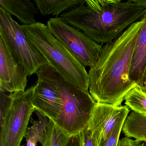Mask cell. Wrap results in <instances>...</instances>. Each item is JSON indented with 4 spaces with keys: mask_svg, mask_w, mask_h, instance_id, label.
I'll use <instances>...</instances> for the list:
<instances>
[{
    "mask_svg": "<svg viewBox=\"0 0 146 146\" xmlns=\"http://www.w3.org/2000/svg\"><path fill=\"white\" fill-rule=\"evenodd\" d=\"M142 146H146V142L143 143Z\"/></svg>",
    "mask_w": 146,
    "mask_h": 146,
    "instance_id": "cell-24",
    "label": "cell"
},
{
    "mask_svg": "<svg viewBox=\"0 0 146 146\" xmlns=\"http://www.w3.org/2000/svg\"><path fill=\"white\" fill-rule=\"evenodd\" d=\"M85 0H35L33 2L42 16L60 14L80 5Z\"/></svg>",
    "mask_w": 146,
    "mask_h": 146,
    "instance_id": "cell-13",
    "label": "cell"
},
{
    "mask_svg": "<svg viewBox=\"0 0 146 146\" xmlns=\"http://www.w3.org/2000/svg\"><path fill=\"white\" fill-rule=\"evenodd\" d=\"M29 73L0 30V91H25Z\"/></svg>",
    "mask_w": 146,
    "mask_h": 146,
    "instance_id": "cell-8",
    "label": "cell"
},
{
    "mask_svg": "<svg viewBox=\"0 0 146 146\" xmlns=\"http://www.w3.org/2000/svg\"><path fill=\"white\" fill-rule=\"evenodd\" d=\"M146 13V0H85L60 18L102 46L117 38Z\"/></svg>",
    "mask_w": 146,
    "mask_h": 146,
    "instance_id": "cell-2",
    "label": "cell"
},
{
    "mask_svg": "<svg viewBox=\"0 0 146 146\" xmlns=\"http://www.w3.org/2000/svg\"><path fill=\"white\" fill-rule=\"evenodd\" d=\"M11 94L7 95L5 92L0 91V125L2 128L8 110L12 102Z\"/></svg>",
    "mask_w": 146,
    "mask_h": 146,
    "instance_id": "cell-19",
    "label": "cell"
},
{
    "mask_svg": "<svg viewBox=\"0 0 146 146\" xmlns=\"http://www.w3.org/2000/svg\"><path fill=\"white\" fill-rule=\"evenodd\" d=\"M142 19L129 73L130 79L142 89L146 82V13Z\"/></svg>",
    "mask_w": 146,
    "mask_h": 146,
    "instance_id": "cell-11",
    "label": "cell"
},
{
    "mask_svg": "<svg viewBox=\"0 0 146 146\" xmlns=\"http://www.w3.org/2000/svg\"><path fill=\"white\" fill-rule=\"evenodd\" d=\"M143 20L134 23L102 47L100 56L89 71V93L97 103L120 106L136 84L129 73L137 40Z\"/></svg>",
    "mask_w": 146,
    "mask_h": 146,
    "instance_id": "cell-1",
    "label": "cell"
},
{
    "mask_svg": "<svg viewBox=\"0 0 146 146\" xmlns=\"http://www.w3.org/2000/svg\"><path fill=\"white\" fill-rule=\"evenodd\" d=\"M39 120H34L31 119L33 125L28 129L25 137L27 141V146H36L37 142L43 145L46 140L49 119L36 111Z\"/></svg>",
    "mask_w": 146,
    "mask_h": 146,
    "instance_id": "cell-15",
    "label": "cell"
},
{
    "mask_svg": "<svg viewBox=\"0 0 146 146\" xmlns=\"http://www.w3.org/2000/svg\"><path fill=\"white\" fill-rule=\"evenodd\" d=\"M125 105L132 111L146 116V92L136 86L125 96Z\"/></svg>",
    "mask_w": 146,
    "mask_h": 146,
    "instance_id": "cell-16",
    "label": "cell"
},
{
    "mask_svg": "<svg viewBox=\"0 0 146 146\" xmlns=\"http://www.w3.org/2000/svg\"><path fill=\"white\" fill-rule=\"evenodd\" d=\"M36 84L24 91L11 93L12 102L0 131V146H20L32 113Z\"/></svg>",
    "mask_w": 146,
    "mask_h": 146,
    "instance_id": "cell-5",
    "label": "cell"
},
{
    "mask_svg": "<svg viewBox=\"0 0 146 146\" xmlns=\"http://www.w3.org/2000/svg\"><path fill=\"white\" fill-rule=\"evenodd\" d=\"M47 26L58 39L85 66L94 65L100 58L102 45L90 38L78 29L67 23L60 18H51Z\"/></svg>",
    "mask_w": 146,
    "mask_h": 146,
    "instance_id": "cell-6",
    "label": "cell"
},
{
    "mask_svg": "<svg viewBox=\"0 0 146 146\" xmlns=\"http://www.w3.org/2000/svg\"><path fill=\"white\" fill-rule=\"evenodd\" d=\"M122 131L126 137L146 142V116L131 111L125 120Z\"/></svg>",
    "mask_w": 146,
    "mask_h": 146,
    "instance_id": "cell-14",
    "label": "cell"
},
{
    "mask_svg": "<svg viewBox=\"0 0 146 146\" xmlns=\"http://www.w3.org/2000/svg\"><path fill=\"white\" fill-rule=\"evenodd\" d=\"M80 146H98L96 138L87 127L78 135Z\"/></svg>",
    "mask_w": 146,
    "mask_h": 146,
    "instance_id": "cell-20",
    "label": "cell"
},
{
    "mask_svg": "<svg viewBox=\"0 0 146 146\" xmlns=\"http://www.w3.org/2000/svg\"><path fill=\"white\" fill-rule=\"evenodd\" d=\"M128 108L126 106H114L97 103L87 128L96 139L98 146H104L119 118Z\"/></svg>",
    "mask_w": 146,
    "mask_h": 146,
    "instance_id": "cell-9",
    "label": "cell"
},
{
    "mask_svg": "<svg viewBox=\"0 0 146 146\" xmlns=\"http://www.w3.org/2000/svg\"><path fill=\"white\" fill-rule=\"evenodd\" d=\"M70 137L49 119L46 140L42 146H66Z\"/></svg>",
    "mask_w": 146,
    "mask_h": 146,
    "instance_id": "cell-17",
    "label": "cell"
},
{
    "mask_svg": "<svg viewBox=\"0 0 146 146\" xmlns=\"http://www.w3.org/2000/svg\"><path fill=\"white\" fill-rule=\"evenodd\" d=\"M22 28L29 41L60 76L88 91L89 78L85 66L54 36L46 25L37 22L31 25H22Z\"/></svg>",
    "mask_w": 146,
    "mask_h": 146,
    "instance_id": "cell-4",
    "label": "cell"
},
{
    "mask_svg": "<svg viewBox=\"0 0 146 146\" xmlns=\"http://www.w3.org/2000/svg\"><path fill=\"white\" fill-rule=\"evenodd\" d=\"M142 89L144 90L145 92H146V82L144 84V87H143V88Z\"/></svg>",
    "mask_w": 146,
    "mask_h": 146,
    "instance_id": "cell-23",
    "label": "cell"
},
{
    "mask_svg": "<svg viewBox=\"0 0 146 146\" xmlns=\"http://www.w3.org/2000/svg\"><path fill=\"white\" fill-rule=\"evenodd\" d=\"M33 105L36 111L55 123L58 117L61 99L59 94L45 81L37 78Z\"/></svg>",
    "mask_w": 146,
    "mask_h": 146,
    "instance_id": "cell-10",
    "label": "cell"
},
{
    "mask_svg": "<svg viewBox=\"0 0 146 146\" xmlns=\"http://www.w3.org/2000/svg\"><path fill=\"white\" fill-rule=\"evenodd\" d=\"M0 30L2 31L17 57L24 66L29 76L48 64L47 60L27 39L22 25L0 7Z\"/></svg>",
    "mask_w": 146,
    "mask_h": 146,
    "instance_id": "cell-7",
    "label": "cell"
},
{
    "mask_svg": "<svg viewBox=\"0 0 146 146\" xmlns=\"http://www.w3.org/2000/svg\"><path fill=\"white\" fill-rule=\"evenodd\" d=\"M34 3L29 0H0V7L17 17L23 25H30L37 23L35 16L38 10Z\"/></svg>",
    "mask_w": 146,
    "mask_h": 146,
    "instance_id": "cell-12",
    "label": "cell"
},
{
    "mask_svg": "<svg viewBox=\"0 0 146 146\" xmlns=\"http://www.w3.org/2000/svg\"><path fill=\"white\" fill-rule=\"evenodd\" d=\"M143 143L128 137H123L119 140L117 146H142Z\"/></svg>",
    "mask_w": 146,
    "mask_h": 146,
    "instance_id": "cell-21",
    "label": "cell"
},
{
    "mask_svg": "<svg viewBox=\"0 0 146 146\" xmlns=\"http://www.w3.org/2000/svg\"><path fill=\"white\" fill-rule=\"evenodd\" d=\"M36 74L55 89L61 97L55 124L70 137L78 135L87 127L97 102L88 91L66 81L49 64L40 67Z\"/></svg>",
    "mask_w": 146,
    "mask_h": 146,
    "instance_id": "cell-3",
    "label": "cell"
},
{
    "mask_svg": "<svg viewBox=\"0 0 146 146\" xmlns=\"http://www.w3.org/2000/svg\"><path fill=\"white\" fill-rule=\"evenodd\" d=\"M66 146H80L78 135L71 137Z\"/></svg>",
    "mask_w": 146,
    "mask_h": 146,
    "instance_id": "cell-22",
    "label": "cell"
},
{
    "mask_svg": "<svg viewBox=\"0 0 146 146\" xmlns=\"http://www.w3.org/2000/svg\"><path fill=\"white\" fill-rule=\"evenodd\" d=\"M130 109L129 108L123 113L117 122L114 129L104 146H117L119 136L122 131L125 120L129 115Z\"/></svg>",
    "mask_w": 146,
    "mask_h": 146,
    "instance_id": "cell-18",
    "label": "cell"
}]
</instances>
